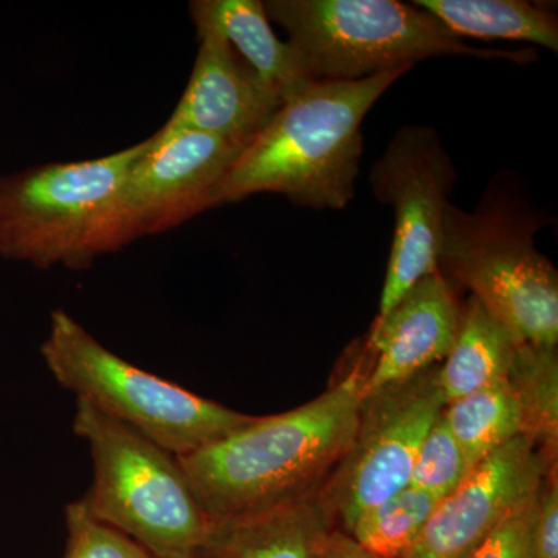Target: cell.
Wrapping results in <instances>:
<instances>
[{
    "label": "cell",
    "mask_w": 558,
    "mask_h": 558,
    "mask_svg": "<svg viewBox=\"0 0 558 558\" xmlns=\"http://www.w3.org/2000/svg\"><path fill=\"white\" fill-rule=\"evenodd\" d=\"M337 384L299 409L253 416L204 449L178 458L213 523L248 519L317 494L347 453L365 398L366 343Z\"/></svg>",
    "instance_id": "1"
},
{
    "label": "cell",
    "mask_w": 558,
    "mask_h": 558,
    "mask_svg": "<svg viewBox=\"0 0 558 558\" xmlns=\"http://www.w3.org/2000/svg\"><path fill=\"white\" fill-rule=\"evenodd\" d=\"M410 69L357 81H312L282 101L231 163L213 208L259 193L282 194L299 207L347 208L355 196L363 120Z\"/></svg>",
    "instance_id": "2"
},
{
    "label": "cell",
    "mask_w": 558,
    "mask_h": 558,
    "mask_svg": "<svg viewBox=\"0 0 558 558\" xmlns=\"http://www.w3.org/2000/svg\"><path fill=\"white\" fill-rule=\"evenodd\" d=\"M73 432L89 447L83 501L101 523L156 558H211L218 526L205 515L170 451L76 400Z\"/></svg>",
    "instance_id": "3"
},
{
    "label": "cell",
    "mask_w": 558,
    "mask_h": 558,
    "mask_svg": "<svg viewBox=\"0 0 558 558\" xmlns=\"http://www.w3.org/2000/svg\"><path fill=\"white\" fill-rule=\"evenodd\" d=\"M269 21L314 81H357L427 58L464 57L527 64L535 51L468 46L435 16L398 0H267Z\"/></svg>",
    "instance_id": "4"
},
{
    "label": "cell",
    "mask_w": 558,
    "mask_h": 558,
    "mask_svg": "<svg viewBox=\"0 0 558 558\" xmlns=\"http://www.w3.org/2000/svg\"><path fill=\"white\" fill-rule=\"evenodd\" d=\"M40 355L76 400L182 458L247 424L248 414L132 365L65 311H54Z\"/></svg>",
    "instance_id": "5"
},
{
    "label": "cell",
    "mask_w": 558,
    "mask_h": 558,
    "mask_svg": "<svg viewBox=\"0 0 558 558\" xmlns=\"http://www.w3.org/2000/svg\"><path fill=\"white\" fill-rule=\"evenodd\" d=\"M534 216L509 205H447L438 271L501 319L521 343L557 347L558 274L535 247Z\"/></svg>",
    "instance_id": "6"
},
{
    "label": "cell",
    "mask_w": 558,
    "mask_h": 558,
    "mask_svg": "<svg viewBox=\"0 0 558 558\" xmlns=\"http://www.w3.org/2000/svg\"><path fill=\"white\" fill-rule=\"evenodd\" d=\"M153 137L98 159L49 163L0 178V258L87 269V242Z\"/></svg>",
    "instance_id": "7"
},
{
    "label": "cell",
    "mask_w": 558,
    "mask_h": 558,
    "mask_svg": "<svg viewBox=\"0 0 558 558\" xmlns=\"http://www.w3.org/2000/svg\"><path fill=\"white\" fill-rule=\"evenodd\" d=\"M444 407L438 366L365 395L351 446L317 492L333 529L347 531L360 513L410 486L417 451Z\"/></svg>",
    "instance_id": "8"
},
{
    "label": "cell",
    "mask_w": 558,
    "mask_h": 558,
    "mask_svg": "<svg viewBox=\"0 0 558 558\" xmlns=\"http://www.w3.org/2000/svg\"><path fill=\"white\" fill-rule=\"evenodd\" d=\"M242 148L204 132L157 131L95 223L87 255L119 252L213 208V197Z\"/></svg>",
    "instance_id": "9"
},
{
    "label": "cell",
    "mask_w": 558,
    "mask_h": 558,
    "mask_svg": "<svg viewBox=\"0 0 558 558\" xmlns=\"http://www.w3.org/2000/svg\"><path fill=\"white\" fill-rule=\"evenodd\" d=\"M369 182L380 204L395 209V236L379 315L391 310L418 279L438 270L444 216L457 170L438 132L421 124L400 128L373 165Z\"/></svg>",
    "instance_id": "10"
},
{
    "label": "cell",
    "mask_w": 558,
    "mask_h": 558,
    "mask_svg": "<svg viewBox=\"0 0 558 558\" xmlns=\"http://www.w3.org/2000/svg\"><path fill=\"white\" fill-rule=\"evenodd\" d=\"M554 470L557 461L526 436H517L483 459L458 488L440 499L403 558L468 557Z\"/></svg>",
    "instance_id": "11"
},
{
    "label": "cell",
    "mask_w": 558,
    "mask_h": 558,
    "mask_svg": "<svg viewBox=\"0 0 558 558\" xmlns=\"http://www.w3.org/2000/svg\"><path fill=\"white\" fill-rule=\"evenodd\" d=\"M193 21L199 51L186 89L160 131L204 132L244 149L281 108V95L241 60L215 25Z\"/></svg>",
    "instance_id": "12"
},
{
    "label": "cell",
    "mask_w": 558,
    "mask_h": 558,
    "mask_svg": "<svg viewBox=\"0 0 558 558\" xmlns=\"http://www.w3.org/2000/svg\"><path fill=\"white\" fill-rule=\"evenodd\" d=\"M462 304L438 270L418 279L384 315H377L366 347L371 354L365 395L438 366L457 339Z\"/></svg>",
    "instance_id": "13"
},
{
    "label": "cell",
    "mask_w": 558,
    "mask_h": 558,
    "mask_svg": "<svg viewBox=\"0 0 558 558\" xmlns=\"http://www.w3.org/2000/svg\"><path fill=\"white\" fill-rule=\"evenodd\" d=\"M216 526L211 558H328L333 531L317 494Z\"/></svg>",
    "instance_id": "14"
},
{
    "label": "cell",
    "mask_w": 558,
    "mask_h": 558,
    "mask_svg": "<svg viewBox=\"0 0 558 558\" xmlns=\"http://www.w3.org/2000/svg\"><path fill=\"white\" fill-rule=\"evenodd\" d=\"M190 13L215 25L241 60L274 87L282 101L314 81L293 47L275 35L259 0H194Z\"/></svg>",
    "instance_id": "15"
},
{
    "label": "cell",
    "mask_w": 558,
    "mask_h": 558,
    "mask_svg": "<svg viewBox=\"0 0 558 558\" xmlns=\"http://www.w3.org/2000/svg\"><path fill=\"white\" fill-rule=\"evenodd\" d=\"M520 343L501 319L470 295L462 304L453 347L438 366V387L446 405L508 379Z\"/></svg>",
    "instance_id": "16"
},
{
    "label": "cell",
    "mask_w": 558,
    "mask_h": 558,
    "mask_svg": "<svg viewBox=\"0 0 558 558\" xmlns=\"http://www.w3.org/2000/svg\"><path fill=\"white\" fill-rule=\"evenodd\" d=\"M457 38L506 39L537 44L557 53L556 14L526 0H416Z\"/></svg>",
    "instance_id": "17"
},
{
    "label": "cell",
    "mask_w": 558,
    "mask_h": 558,
    "mask_svg": "<svg viewBox=\"0 0 558 558\" xmlns=\"http://www.w3.org/2000/svg\"><path fill=\"white\" fill-rule=\"evenodd\" d=\"M508 381L519 402L521 435L557 461L558 351L557 347L520 343Z\"/></svg>",
    "instance_id": "18"
},
{
    "label": "cell",
    "mask_w": 558,
    "mask_h": 558,
    "mask_svg": "<svg viewBox=\"0 0 558 558\" xmlns=\"http://www.w3.org/2000/svg\"><path fill=\"white\" fill-rule=\"evenodd\" d=\"M440 417L473 465L521 435L519 402L508 379L447 403Z\"/></svg>",
    "instance_id": "19"
},
{
    "label": "cell",
    "mask_w": 558,
    "mask_h": 558,
    "mask_svg": "<svg viewBox=\"0 0 558 558\" xmlns=\"http://www.w3.org/2000/svg\"><path fill=\"white\" fill-rule=\"evenodd\" d=\"M439 499L409 486L360 513L344 531L360 548L379 558H403L421 537Z\"/></svg>",
    "instance_id": "20"
},
{
    "label": "cell",
    "mask_w": 558,
    "mask_h": 558,
    "mask_svg": "<svg viewBox=\"0 0 558 558\" xmlns=\"http://www.w3.org/2000/svg\"><path fill=\"white\" fill-rule=\"evenodd\" d=\"M475 468L439 416L417 451L410 486L440 501L458 488Z\"/></svg>",
    "instance_id": "21"
},
{
    "label": "cell",
    "mask_w": 558,
    "mask_h": 558,
    "mask_svg": "<svg viewBox=\"0 0 558 558\" xmlns=\"http://www.w3.org/2000/svg\"><path fill=\"white\" fill-rule=\"evenodd\" d=\"M68 542L62 558H156L134 539L95 519L83 499L65 508Z\"/></svg>",
    "instance_id": "22"
},
{
    "label": "cell",
    "mask_w": 558,
    "mask_h": 558,
    "mask_svg": "<svg viewBox=\"0 0 558 558\" xmlns=\"http://www.w3.org/2000/svg\"><path fill=\"white\" fill-rule=\"evenodd\" d=\"M538 490L513 509L465 558H537L532 529Z\"/></svg>",
    "instance_id": "23"
},
{
    "label": "cell",
    "mask_w": 558,
    "mask_h": 558,
    "mask_svg": "<svg viewBox=\"0 0 558 558\" xmlns=\"http://www.w3.org/2000/svg\"><path fill=\"white\" fill-rule=\"evenodd\" d=\"M532 534L537 558H558L557 470L550 472L539 487Z\"/></svg>",
    "instance_id": "24"
},
{
    "label": "cell",
    "mask_w": 558,
    "mask_h": 558,
    "mask_svg": "<svg viewBox=\"0 0 558 558\" xmlns=\"http://www.w3.org/2000/svg\"><path fill=\"white\" fill-rule=\"evenodd\" d=\"M328 558H379L360 548L348 534L333 529L329 538Z\"/></svg>",
    "instance_id": "25"
},
{
    "label": "cell",
    "mask_w": 558,
    "mask_h": 558,
    "mask_svg": "<svg viewBox=\"0 0 558 558\" xmlns=\"http://www.w3.org/2000/svg\"><path fill=\"white\" fill-rule=\"evenodd\" d=\"M213 558H218V557H213Z\"/></svg>",
    "instance_id": "26"
}]
</instances>
